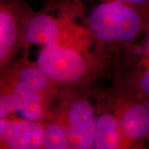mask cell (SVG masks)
Here are the masks:
<instances>
[{
    "mask_svg": "<svg viewBox=\"0 0 149 149\" xmlns=\"http://www.w3.org/2000/svg\"><path fill=\"white\" fill-rule=\"evenodd\" d=\"M23 37L27 45L47 46L60 42L61 27L58 22L47 13L32 14L23 28Z\"/></svg>",
    "mask_w": 149,
    "mask_h": 149,
    "instance_id": "cell-6",
    "label": "cell"
},
{
    "mask_svg": "<svg viewBox=\"0 0 149 149\" xmlns=\"http://www.w3.org/2000/svg\"><path fill=\"white\" fill-rule=\"evenodd\" d=\"M53 82L39 70L36 65H24L13 75L9 89L23 93H39L47 95Z\"/></svg>",
    "mask_w": 149,
    "mask_h": 149,
    "instance_id": "cell-7",
    "label": "cell"
},
{
    "mask_svg": "<svg viewBox=\"0 0 149 149\" xmlns=\"http://www.w3.org/2000/svg\"><path fill=\"white\" fill-rule=\"evenodd\" d=\"M122 139L118 118L116 116L110 113H104L96 117L92 148H118Z\"/></svg>",
    "mask_w": 149,
    "mask_h": 149,
    "instance_id": "cell-8",
    "label": "cell"
},
{
    "mask_svg": "<svg viewBox=\"0 0 149 149\" xmlns=\"http://www.w3.org/2000/svg\"><path fill=\"white\" fill-rule=\"evenodd\" d=\"M43 148H70L67 130L63 123L53 121L44 126Z\"/></svg>",
    "mask_w": 149,
    "mask_h": 149,
    "instance_id": "cell-10",
    "label": "cell"
},
{
    "mask_svg": "<svg viewBox=\"0 0 149 149\" xmlns=\"http://www.w3.org/2000/svg\"><path fill=\"white\" fill-rule=\"evenodd\" d=\"M35 65L53 83L63 85L78 82L86 71L82 55L76 49L61 42L42 47Z\"/></svg>",
    "mask_w": 149,
    "mask_h": 149,
    "instance_id": "cell-2",
    "label": "cell"
},
{
    "mask_svg": "<svg viewBox=\"0 0 149 149\" xmlns=\"http://www.w3.org/2000/svg\"><path fill=\"white\" fill-rule=\"evenodd\" d=\"M65 119L70 148H92L96 116L91 103L85 99L72 100L66 109Z\"/></svg>",
    "mask_w": 149,
    "mask_h": 149,
    "instance_id": "cell-3",
    "label": "cell"
},
{
    "mask_svg": "<svg viewBox=\"0 0 149 149\" xmlns=\"http://www.w3.org/2000/svg\"><path fill=\"white\" fill-rule=\"evenodd\" d=\"M138 89L143 99L149 100V65L144 63V68L139 73L138 79Z\"/></svg>",
    "mask_w": 149,
    "mask_h": 149,
    "instance_id": "cell-11",
    "label": "cell"
},
{
    "mask_svg": "<svg viewBox=\"0 0 149 149\" xmlns=\"http://www.w3.org/2000/svg\"><path fill=\"white\" fill-rule=\"evenodd\" d=\"M149 26V13L114 0H104L91 11L88 27L104 43H128Z\"/></svg>",
    "mask_w": 149,
    "mask_h": 149,
    "instance_id": "cell-1",
    "label": "cell"
},
{
    "mask_svg": "<svg viewBox=\"0 0 149 149\" xmlns=\"http://www.w3.org/2000/svg\"><path fill=\"white\" fill-rule=\"evenodd\" d=\"M144 63L149 65V26L147 28V35L143 45Z\"/></svg>",
    "mask_w": 149,
    "mask_h": 149,
    "instance_id": "cell-13",
    "label": "cell"
},
{
    "mask_svg": "<svg viewBox=\"0 0 149 149\" xmlns=\"http://www.w3.org/2000/svg\"><path fill=\"white\" fill-rule=\"evenodd\" d=\"M46 100L47 95L39 93L30 94L25 101L17 109L15 113L24 120L39 123L46 113Z\"/></svg>",
    "mask_w": 149,
    "mask_h": 149,
    "instance_id": "cell-9",
    "label": "cell"
},
{
    "mask_svg": "<svg viewBox=\"0 0 149 149\" xmlns=\"http://www.w3.org/2000/svg\"><path fill=\"white\" fill-rule=\"evenodd\" d=\"M114 1L127 3L128 5L133 6L139 9H141L149 13V0H114Z\"/></svg>",
    "mask_w": 149,
    "mask_h": 149,
    "instance_id": "cell-12",
    "label": "cell"
},
{
    "mask_svg": "<svg viewBox=\"0 0 149 149\" xmlns=\"http://www.w3.org/2000/svg\"><path fill=\"white\" fill-rule=\"evenodd\" d=\"M44 126L27 120L0 119L1 145L10 149H38L43 147Z\"/></svg>",
    "mask_w": 149,
    "mask_h": 149,
    "instance_id": "cell-4",
    "label": "cell"
},
{
    "mask_svg": "<svg viewBox=\"0 0 149 149\" xmlns=\"http://www.w3.org/2000/svg\"><path fill=\"white\" fill-rule=\"evenodd\" d=\"M21 0H1L0 9V61L3 66L13 55L20 37L17 18L24 11Z\"/></svg>",
    "mask_w": 149,
    "mask_h": 149,
    "instance_id": "cell-5",
    "label": "cell"
}]
</instances>
